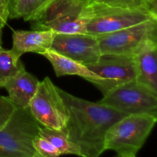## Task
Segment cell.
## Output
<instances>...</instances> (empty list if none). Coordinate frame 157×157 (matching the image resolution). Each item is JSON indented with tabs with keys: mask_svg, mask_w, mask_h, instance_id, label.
<instances>
[{
	"mask_svg": "<svg viewBox=\"0 0 157 157\" xmlns=\"http://www.w3.org/2000/svg\"><path fill=\"white\" fill-rule=\"evenodd\" d=\"M40 128L29 108L17 107L0 130V157L33 156V140Z\"/></svg>",
	"mask_w": 157,
	"mask_h": 157,
	"instance_id": "obj_5",
	"label": "cell"
},
{
	"mask_svg": "<svg viewBox=\"0 0 157 157\" xmlns=\"http://www.w3.org/2000/svg\"><path fill=\"white\" fill-rule=\"evenodd\" d=\"M85 66L99 78L90 82L103 96L118 86L136 81L134 58L132 55H101L96 63Z\"/></svg>",
	"mask_w": 157,
	"mask_h": 157,
	"instance_id": "obj_9",
	"label": "cell"
},
{
	"mask_svg": "<svg viewBox=\"0 0 157 157\" xmlns=\"http://www.w3.org/2000/svg\"><path fill=\"white\" fill-rule=\"evenodd\" d=\"M112 6L128 9H147L156 12V0H96Z\"/></svg>",
	"mask_w": 157,
	"mask_h": 157,
	"instance_id": "obj_18",
	"label": "cell"
},
{
	"mask_svg": "<svg viewBox=\"0 0 157 157\" xmlns=\"http://www.w3.org/2000/svg\"><path fill=\"white\" fill-rule=\"evenodd\" d=\"M10 16V11L6 0H0V31L5 27Z\"/></svg>",
	"mask_w": 157,
	"mask_h": 157,
	"instance_id": "obj_21",
	"label": "cell"
},
{
	"mask_svg": "<svg viewBox=\"0 0 157 157\" xmlns=\"http://www.w3.org/2000/svg\"><path fill=\"white\" fill-rule=\"evenodd\" d=\"M133 58L136 81L157 94V39L144 43Z\"/></svg>",
	"mask_w": 157,
	"mask_h": 157,
	"instance_id": "obj_11",
	"label": "cell"
},
{
	"mask_svg": "<svg viewBox=\"0 0 157 157\" xmlns=\"http://www.w3.org/2000/svg\"><path fill=\"white\" fill-rule=\"evenodd\" d=\"M87 0H52L31 21L33 30L56 34H87Z\"/></svg>",
	"mask_w": 157,
	"mask_h": 157,
	"instance_id": "obj_2",
	"label": "cell"
},
{
	"mask_svg": "<svg viewBox=\"0 0 157 157\" xmlns=\"http://www.w3.org/2000/svg\"><path fill=\"white\" fill-rule=\"evenodd\" d=\"M98 102L127 116L148 113L157 117V94L136 81L112 89Z\"/></svg>",
	"mask_w": 157,
	"mask_h": 157,
	"instance_id": "obj_7",
	"label": "cell"
},
{
	"mask_svg": "<svg viewBox=\"0 0 157 157\" xmlns=\"http://www.w3.org/2000/svg\"><path fill=\"white\" fill-rule=\"evenodd\" d=\"M6 2H7L8 6H9V11H10V8H11V5H12V0H6Z\"/></svg>",
	"mask_w": 157,
	"mask_h": 157,
	"instance_id": "obj_23",
	"label": "cell"
},
{
	"mask_svg": "<svg viewBox=\"0 0 157 157\" xmlns=\"http://www.w3.org/2000/svg\"><path fill=\"white\" fill-rule=\"evenodd\" d=\"M28 108L41 127L66 130L68 110L58 87L48 77L39 82Z\"/></svg>",
	"mask_w": 157,
	"mask_h": 157,
	"instance_id": "obj_6",
	"label": "cell"
},
{
	"mask_svg": "<svg viewBox=\"0 0 157 157\" xmlns=\"http://www.w3.org/2000/svg\"><path fill=\"white\" fill-rule=\"evenodd\" d=\"M33 147L36 153L44 157H59L61 155L52 143L39 134L33 140Z\"/></svg>",
	"mask_w": 157,
	"mask_h": 157,
	"instance_id": "obj_19",
	"label": "cell"
},
{
	"mask_svg": "<svg viewBox=\"0 0 157 157\" xmlns=\"http://www.w3.org/2000/svg\"><path fill=\"white\" fill-rule=\"evenodd\" d=\"M68 110L66 131L81 150V157H99L105 151L106 133L114 123L127 115L104 105L75 97L58 87Z\"/></svg>",
	"mask_w": 157,
	"mask_h": 157,
	"instance_id": "obj_1",
	"label": "cell"
},
{
	"mask_svg": "<svg viewBox=\"0 0 157 157\" xmlns=\"http://www.w3.org/2000/svg\"><path fill=\"white\" fill-rule=\"evenodd\" d=\"M38 134L52 143L61 155L70 154L81 156L80 148L69 140L66 130H57L41 127Z\"/></svg>",
	"mask_w": 157,
	"mask_h": 157,
	"instance_id": "obj_15",
	"label": "cell"
},
{
	"mask_svg": "<svg viewBox=\"0 0 157 157\" xmlns=\"http://www.w3.org/2000/svg\"><path fill=\"white\" fill-rule=\"evenodd\" d=\"M2 32L1 30L0 31V46H2Z\"/></svg>",
	"mask_w": 157,
	"mask_h": 157,
	"instance_id": "obj_24",
	"label": "cell"
},
{
	"mask_svg": "<svg viewBox=\"0 0 157 157\" xmlns=\"http://www.w3.org/2000/svg\"><path fill=\"white\" fill-rule=\"evenodd\" d=\"M52 50L84 65L94 64L101 56L96 36L89 34H56Z\"/></svg>",
	"mask_w": 157,
	"mask_h": 157,
	"instance_id": "obj_10",
	"label": "cell"
},
{
	"mask_svg": "<svg viewBox=\"0 0 157 157\" xmlns=\"http://www.w3.org/2000/svg\"><path fill=\"white\" fill-rule=\"evenodd\" d=\"M41 55L50 61L57 77L77 75L87 80L89 82L99 79L98 75L87 68V66L52 49L46 50Z\"/></svg>",
	"mask_w": 157,
	"mask_h": 157,
	"instance_id": "obj_14",
	"label": "cell"
},
{
	"mask_svg": "<svg viewBox=\"0 0 157 157\" xmlns=\"http://www.w3.org/2000/svg\"><path fill=\"white\" fill-rule=\"evenodd\" d=\"M40 81L23 67L9 80L4 87L9 98L17 107L28 108L33 98Z\"/></svg>",
	"mask_w": 157,
	"mask_h": 157,
	"instance_id": "obj_13",
	"label": "cell"
},
{
	"mask_svg": "<svg viewBox=\"0 0 157 157\" xmlns=\"http://www.w3.org/2000/svg\"><path fill=\"white\" fill-rule=\"evenodd\" d=\"M157 117L148 113L124 117L107 130L104 150H113L117 155H136L153 130Z\"/></svg>",
	"mask_w": 157,
	"mask_h": 157,
	"instance_id": "obj_4",
	"label": "cell"
},
{
	"mask_svg": "<svg viewBox=\"0 0 157 157\" xmlns=\"http://www.w3.org/2000/svg\"><path fill=\"white\" fill-rule=\"evenodd\" d=\"M101 55H133L151 39H157V18L97 37Z\"/></svg>",
	"mask_w": 157,
	"mask_h": 157,
	"instance_id": "obj_8",
	"label": "cell"
},
{
	"mask_svg": "<svg viewBox=\"0 0 157 157\" xmlns=\"http://www.w3.org/2000/svg\"><path fill=\"white\" fill-rule=\"evenodd\" d=\"M16 108L9 97L0 96V130L9 121Z\"/></svg>",
	"mask_w": 157,
	"mask_h": 157,
	"instance_id": "obj_20",
	"label": "cell"
},
{
	"mask_svg": "<svg viewBox=\"0 0 157 157\" xmlns=\"http://www.w3.org/2000/svg\"><path fill=\"white\" fill-rule=\"evenodd\" d=\"M116 157H136V155H117Z\"/></svg>",
	"mask_w": 157,
	"mask_h": 157,
	"instance_id": "obj_22",
	"label": "cell"
},
{
	"mask_svg": "<svg viewBox=\"0 0 157 157\" xmlns=\"http://www.w3.org/2000/svg\"><path fill=\"white\" fill-rule=\"evenodd\" d=\"M52 0H12L10 18H22L31 21Z\"/></svg>",
	"mask_w": 157,
	"mask_h": 157,
	"instance_id": "obj_17",
	"label": "cell"
},
{
	"mask_svg": "<svg viewBox=\"0 0 157 157\" xmlns=\"http://www.w3.org/2000/svg\"><path fill=\"white\" fill-rule=\"evenodd\" d=\"M55 35L51 30H14L11 50L19 57L28 52L41 55L51 48Z\"/></svg>",
	"mask_w": 157,
	"mask_h": 157,
	"instance_id": "obj_12",
	"label": "cell"
},
{
	"mask_svg": "<svg viewBox=\"0 0 157 157\" xmlns=\"http://www.w3.org/2000/svg\"><path fill=\"white\" fill-rule=\"evenodd\" d=\"M20 58L11 49L6 50L0 46V87L25 67Z\"/></svg>",
	"mask_w": 157,
	"mask_h": 157,
	"instance_id": "obj_16",
	"label": "cell"
},
{
	"mask_svg": "<svg viewBox=\"0 0 157 157\" xmlns=\"http://www.w3.org/2000/svg\"><path fill=\"white\" fill-rule=\"evenodd\" d=\"M87 34L101 36L157 18V12L147 9L112 6L96 0H87Z\"/></svg>",
	"mask_w": 157,
	"mask_h": 157,
	"instance_id": "obj_3",
	"label": "cell"
}]
</instances>
